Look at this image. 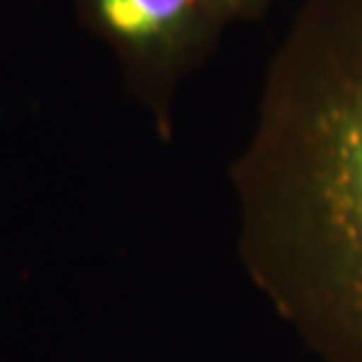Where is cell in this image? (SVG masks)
<instances>
[{
	"label": "cell",
	"mask_w": 362,
	"mask_h": 362,
	"mask_svg": "<svg viewBox=\"0 0 362 362\" xmlns=\"http://www.w3.org/2000/svg\"><path fill=\"white\" fill-rule=\"evenodd\" d=\"M76 19L111 52L122 85L156 134H175V101L233 24L228 0H69Z\"/></svg>",
	"instance_id": "cell-2"
},
{
	"label": "cell",
	"mask_w": 362,
	"mask_h": 362,
	"mask_svg": "<svg viewBox=\"0 0 362 362\" xmlns=\"http://www.w3.org/2000/svg\"><path fill=\"white\" fill-rule=\"evenodd\" d=\"M271 0H228V7H230V14L233 19H255L257 14H262L266 10Z\"/></svg>",
	"instance_id": "cell-3"
},
{
	"label": "cell",
	"mask_w": 362,
	"mask_h": 362,
	"mask_svg": "<svg viewBox=\"0 0 362 362\" xmlns=\"http://www.w3.org/2000/svg\"><path fill=\"white\" fill-rule=\"evenodd\" d=\"M230 186L255 287L317 362H362V0H299Z\"/></svg>",
	"instance_id": "cell-1"
}]
</instances>
